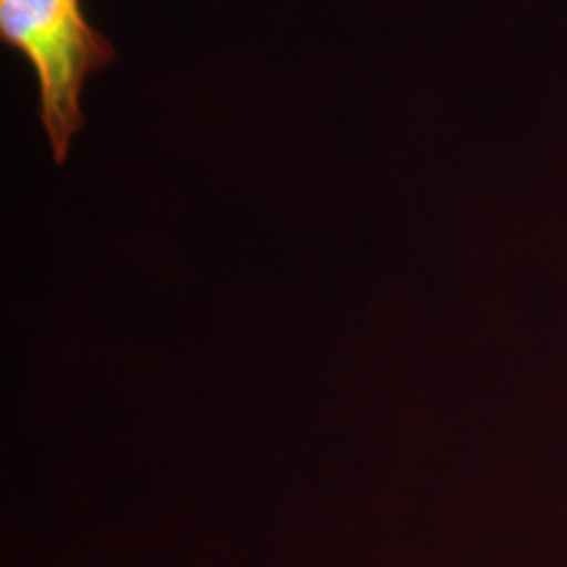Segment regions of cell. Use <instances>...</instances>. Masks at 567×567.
Segmentation results:
<instances>
[{
    "label": "cell",
    "instance_id": "cell-1",
    "mask_svg": "<svg viewBox=\"0 0 567 567\" xmlns=\"http://www.w3.org/2000/svg\"><path fill=\"white\" fill-rule=\"evenodd\" d=\"M0 39L20 51L39 81V118L55 163L63 164L84 124V82L116 61L82 0H0Z\"/></svg>",
    "mask_w": 567,
    "mask_h": 567
}]
</instances>
